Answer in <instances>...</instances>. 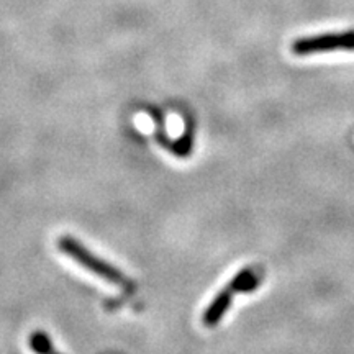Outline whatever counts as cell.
I'll list each match as a JSON object with an SVG mask.
<instances>
[{
  "label": "cell",
  "mask_w": 354,
  "mask_h": 354,
  "mask_svg": "<svg viewBox=\"0 0 354 354\" xmlns=\"http://www.w3.org/2000/svg\"><path fill=\"white\" fill-rule=\"evenodd\" d=\"M30 348L33 349V353L37 354H63L59 353L53 344L51 338L44 331H35L30 336Z\"/></svg>",
  "instance_id": "obj_4"
},
{
  "label": "cell",
  "mask_w": 354,
  "mask_h": 354,
  "mask_svg": "<svg viewBox=\"0 0 354 354\" xmlns=\"http://www.w3.org/2000/svg\"><path fill=\"white\" fill-rule=\"evenodd\" d=\"M232 297H233V290L232 289H221L218 294L215 295V299L212 300V304L209 307L205 308V312H203V317H202V322L203 325L212 326L218 325L221 322V318L225 317V313L228 312L230 305H232Z\"/></svg>",
  "instance_id": "obj_3"
},
{
  "label": "cell",
  "mask_w": 354,
  "mask_h": 354,
  "mask_svg": "<svg viewBox=\"0 0 354 354\" xmlns=\"http://www.w3.org/2000/svg\"><path fill=\"white\" fill-rule=\"evenodd\" d=\"M57 246H59L61 253L68 254L71 259H74L79 266L86 268L88 272H94L95 276L105 279V281L112 282V284L127 287L128 290H130V287L131 289L135 287V284H133L120 269H117L115 266L107 263V261L100 259L99 256L91 253V251H88L81 241H77L76 238L64 234V236H61L59 241H57Z\"/></svg>",
  "instance_id": "obj_1"
},
{
  "label": "cell",
  "mask_w": 354,
  "mask_h": 354,
  "mask_svg": "<svg viewBox=\"0 0 354 354\" xmlns=\"http://www.w3.org/2000/svg\"><path fill=\"white\" fill-rule=\"evenodd\" d=\"M253 276H254L253 269H250V268L241 269V271L238 272L236 276L232 279V281H230V284L227 287H228V289L233 290V294H234V292H236V294H241L243 289H245L246 282L250 281V279L253 277Z\"/></svg>",
  "instance_id": "obj_5"
},
{
  "label": "cell",
  "mask_w": 354,
  "mask_h": 354,
  "mask_svg": "<svg viewBox=\"0 0 354 354\" xmlns=\"http://www.w3.org/2000/svg\"><path fill=\"white\" fill-rule=\"evenodd\" d=\"M290 48L292 53L297 56H310L330 51H354V30L297 38Z\"/></svg>",
  "instance_id": "obj_2"
}]
</instances>
